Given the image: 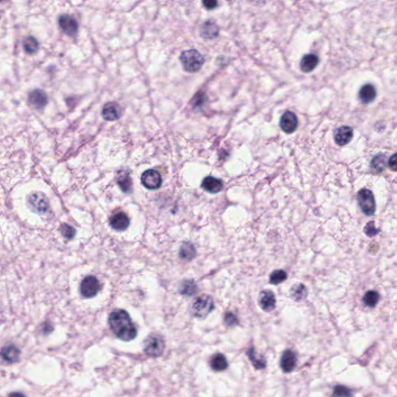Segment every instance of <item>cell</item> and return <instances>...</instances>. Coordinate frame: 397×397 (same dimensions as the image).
Instances as JSON below:
<instances>
[{
	"label": "cell",
	"mask_w": 397,
	"mask_h": 397,
	"mask_svg": "<svg viewBox=\"0 0 397 397\" xmlns=\"http://www.w3.org/2000/svg\"><path fill=\"white\" fill-rule=\"evenodd\" d=\"M109 324L116 336L124 342H130L137 336V329L124 309L113 310L109 317Z\"/></svg>",
	"instance_id": "6da1fadb"
},
{
	"label": "cell",
	"mask_w": 397,
	"mask_h": 397,
	"mask_svg": "<svg viewBox=\"0 0 397 397\" xmlns=\"http://www.w3.org/2000/svg\"><path fill=\"white\" fill-rule=\"evenodd\" d=\"M180 61L184 70L189 73H196L202 69L205 58L196 49H191L181 53Z\"/></svg>",
	"instance_id": "7a4b0ae2"
},
{
	"label": "cell",
	"mask_w": 397,
	"mask_h": 397,
	"mask_svg": "<svg viewBox=\"0 0 397 397\" xmlns=\"http://www.w3.org/2000/svg\"><path fill=\"white\" fill-rule=\"evenodd\" d=\"M358 205L363 214L366 216H372L376 212V203L372 191L368 189H362L358 192Z\"/></svg>",
	"instance_id": "3957f363"
},
{
	"label": "cell",
	"mask_w": 397,
	"mask_h": 397,
	"mask_svg": "<svg viewBox=\"0 0 397 397\" xmlns=\"http://www.w3.org/2000/svg\"><path fill=\"white\" fill-rule=\"evenodd\" d=\"M165 350L163 338L158 334H151L144 342V351L147 355L157 358L162 355Z\"/></svg>",
	"instance_id": "277c9868"
},
{
	"label": "cell",
	"mask_w": 397,
	"mask_h": 397,
	"mask_svg": "<svg viewBox=\"0 0 397 397\" xmlns=\"http://www.w3.org/2000/svg\"><path fill=\"white\" fill-rule=\"evenodd\" d=\"M214 309L213 299L207 295L198 297L192 304V312L197 317H206Z\"/></svg>",
	"instance_id": "5b68a950"
},
{
	"label": "cell",
	"mask_w": 397,
	"mask_h": 397,
	"mask_svg": "<svg viewBox=\"0 0 397 397\" xmlns=\"http://www.w3.org/2000/svg\"><path fill=\"white\" fill-rule=\"evenodd\" d=\"M100 289L99 280L92 275L87 276L83 279L80 286L82 295L86 298H92L97 294Z\"/></svg>",
	"instance_id": "8992f818"
},
{
	"label": "cell",
	"mask_w": 397,
	"mask_h": 397,
	"mask_svg": "<svg viewBox=\"0 0 397 397\" xmlns=\"http://www.w3.org/2000/svg\"><path fill=\"white\" fill-rule=\"evenodd\" d=\"M141 182L147 189H157L162 185V178L158 172L149 169L141 176Z\"/></svg>",
	"instance_id": "52a82bcc"
},
{
	"label": "cell",
	"mask_w": 397,
	"mask_h": 397,
	"mask_svg": "<svg viewBox=\"0 0 397 397\" xmlns=\"http://www.w3.org/2000/svg\"><path fill=\"white\" fill-rule=\"evenodd\" d=\"M58 23H59L61 30L68 36L74 37L77 35L78 31H79V24L76 19L73 18L72 16L67 14L62 15L60 16Z\"/></svg>",
	"instance_id": "ba28073f"
},
{
	"label": "cell",
	"mask_w": 397,
	"mask_h": 397,
	"mask_svg": "<svg viewBox=\"0 0 397 397\" xmlns=\"http://www.w3.org/2000/svg\"><path fill=\"white\" fill-rule=\"evenodd\" d=\"M298 127V119L293 112L286 111L280 120L281 129L286 133H292Z\"/></svg>",
	"instance_id": "9c48e42d"
},
{
	"label": "cell",
	"mask_w": 397,
	"mask_h": 397,
	"mask_svg": "<svg viewBox=\"0 0 397 397\" xmlns=\"http://www.w3.org/2000/svg\"><path fill=\"white\" fill-rule=\"evenodd\" d=\"M30 205L38 213H45L48 211L49 203L47 197L42 192H35L30 196Z\"/></svg>",
	"instance_id": "30bf717a"
},
{
	"label": "cell",
	"mask_w": 397,
	"mask_h": 397,
	"mask_svg": "<svg viewBox=\"0 0 397 397\" xmlns=\"http://www.w3.org/2000/svg\"><path fill=\"white\" fill-rule=\"evenodd\" d=\"M259 303L263 310L265 312H271L275 309L276 304L275 294L270 290L261 292L259 297Z\"/></svg>",
	"instance_id": "8fae6325"
},
{
	"label": "cell",
	"mask_w": 397,
	"mask_h": 397,
	"mask_svg": "<svg viewBox=\"0 0 397 397\" xmlns=\"http://www.w3.org/2000/svg\"><path fill=\"white\" fill-rule=\"evenodd\" d=\"M102 116L107 121H117L121 117V108L115 102L106 103L102 110Z\"/></svg>",
	"instance_id": "7c38bea8"
},
{
	"label": "cell",
	"mask_w": 397,
	"mask_h": 397,
	"mask_svg": "<svg viewBox=\"0 0 397 397\" xmlns=\"http://www.w3.org/2000/svg\"><path fill=\"white\" fill-rule=\"evenodd\" d=\"M353 130L349 126H342L334 133V140L338 145L345 146L353 140Z\"/></svg>",
	"instance_id": "4fadbf2b"
},
{
	"label": "cell",
	"mask_w": 397,
	"mask_h": 397,
	"mask_svg": "<svg viewBox=\"0 0 397 397\" xmlns=\"http://www.w3.org/2000/svg\"><path fill=\"white\" fill-rule=\"evenodd\" d=\"M28 100L33 107L37 110H42L47 105V95L42 90L35 89L29 94Z\"/></svg>",
	"instance_id": "5bb4252c"
},
{
	"label": "cell",
	"mask_w": 397,
	"mask_h": 397,
	"mask_svg": "<svg viewBox=\"0 0 397 397\" xmlns=\"http://www.w3.org/2000/svg\"><path fill=\"white\" fill-rule=\"evenodd\" d=\"M280 365L283 372L286 373L291 372L294 369L297 365V356L293 351H285L281 358Z\"/></svg>",
	"instance_id": "9a60e30c"
},
{
	"label": "cell",
	"mask_w": 397,
	"mask_h": 397,
	"mask_svg": "<svg viewBox=\"0 0 397 397\" xmlns=\"http://www.w3.org/2000/svg\"><path fill=\"white\" fill-rule=\"evenodd\" d=\"M219 35V27L212 20L207 21L200 27V36L205 39H213Z\"/></svg>",
	"instance_id": "2e32d148"
},
{
	"label": "cell",
	"mask_w": 397,
	"mask_h": 397,
	"mask_svg": "<svg viewBox=\"0 0 397 397\" xmlns=\"http://www.w3.org/2000/svg\"><path fill=\"white\" fill-rule=\"evenodd\" d=\"M202 187L207 192L213 194H216L221 192L223 188V181L219 178L213 176H207L203 179L202 182Z\"/></svg>",
	"instance_id": "e0dca14e"
},
{
	"label": "cell",
	"mask_w": 397,
	"mask_h": 397,
	"mask_svg": "<svg viewBox=\"0 0 397 397\" xmlns=\"http://www.w3.org/2000/svg\"><path fill=\"white\" fill-rule=\"evenodd\" d=\"M110 223L114 230L122 231L126 230L129 226V218L124 213H119L110 218Z\"/></svg>",
	"instance_id": "ac0fdd59"
},
{
	"label": "cell",
	"mask_w": 397,
	"mask_h": 397,
	"mask_svg": "<svg viewBox=\"0 0 397 397\" xmlns=\"http://www.w3.org/2000/svg\"><path fill=\"white\" fill-rule=\"evenodd\" d=\"M318 63V56L314 54H306L300 61V69L305 73H309L316 69Z\"/></svg>",
	"instance_id": "d6986e66"
},
{
	"label": "cell",
	"mask_w": 397,
	"mask_h": 397,
	"mask_svg": "<svg viewBox=\"0 0 397 397\" xmlns=\"http://www.w3.org/2000/svg\"><path fill=\"white\" fill-rule=\"evenodd\" d=\"M376 95H377V92H376V88L371 84L363 86L359 90V94H358L360 100L365 104L371 103L376 99Z\"/></svg>",
	"instance_id": "ffe728a7"
},
{
	"label": "cell",
	"mask_w": 397,
	"mask_h": 397,
	"mask_svg": "<svg viewBox=\"0 0 397 397\" xmlns=\"http://www.w3.org/2000/svg\"><path fill=\"white\" fill-rule=\"evenodd\" d=\"M20 354V352L18 348H16L14 345H9L4 347L0 353V355L2 359L8 362H15L18 361Z\"/></svg>",
	"instance_id": "44dd1931"
},
{
	"label": "cell",
	"mask_w": 397,
	"mask_h": 397,
	"mask_svg": "<svg viewBox=\"0 0 397 397\" xmlns=\"http://www.w3.org/2000/svg\"><path fill=\"white\" fill-rule=\"evenodd\" d=\"M211 365L214 371L221 372L228 367V362L223 354H217L211 358Z\"/></svg>",
	"instance_id": "7402d4cb"
},
{
	"label": "cell",
	"mask_w": 397,
	"mask_h": 397,
	"mask_svg": "<svg viewBox=\"0 0 397 397\" xmlns=\"http://www.w3.org/2000/svg\"><path fill=\"white\" fill-rule=\"evenodd\" d=\"M117 183L121 187V190L124 192H132V180L128 173L121 172L117 177Z\"/></svg>",
	"instance_id": "603a6c76"
},
{
	"label": "cell",
	"mask_w": 397,
	"mask_h": 397,
	"mask_svg": "<svg viewBox=\"0 0 397 397\" xmlns=\"http://www.w3.org/2000/svg\"><path fill=\"white\" fill-rule=\"evenodd\" d=\"M290 294L293 300H296L297 302H300L301 300H305L308 297V289L303 284L294 285L291 288Z\"/></svg>",
	"instance_id": "cb8c5ba5"
},
{
	"label": "cell",
	"mask_w": 397,
	"mask_h": 397,
	"mask_svg": "<svg viewBox=\"0 0 397 397\" xmlns=\"http://www.w3.org/2000/svg\"><path fill=\"white\" fill-rule=\"evenodd\" d=\"M180 257L184 260L189 261L194 259L196 249L191 243H184L181 245L179 252Z\"/></svg>",
	"instance_id": "d4e9b609"
},
{
	"label": "cell",
	"mask_w": 397,
	"mask_h": 397,
	"mask_svg": "<svg viewBox=\"0 0 397 397\" xmlns=\"http://www.w3.org/2000/svg\"><path fill=\"white\" fill-rule=\"evenodd\" d=\"M198 287L196 282L192 280H185L182 282L180 286V293L185 296H192L197 293Z\"/></svg>",
	"instance_id": "484cf974"
},
{
	"label": "cell",
	"mask_w": 397,
	"mask_h": 397,
	"mask_svg": "<svg viewBox=\"0 0 397 397\" xmlns=\"http://www.w3.org/2000/svg\"><path fill=\"white\" fill-rule=\"evenodd\" d=\"M379 300V293L374 290H370L365 293L362 298L363 303L368 308H374L377 305Z\"/></svg>",
	"instance_id": "4316f807"
},
{
	"label": "cell",
	"mask_w": 397,
	"mask_h": 397,
	"mask_svg": "<svg viewBox=\"0 0 397 397\" xmlns=\"http://www.w3.org/2000/svg\"><path fill=\"white\" fill-rule=\"evenodd\" d=\"M387 166V157L384 155H379L375 157L371 162V167L376 173L384 171Z\"/></svg>",
	"instance_id": "83f0119b"
},
{
	"label": "cell",
	"mask_w": 397,
	"mask_h": 397,
	"mask_svg": "<svg viewBox=\"0 0 397 397\" xmlns=\"http://www.w3.org/2000/svg\"><path fill=\"white\" fill-rule=\"evenodd\" d=\"M286 279H287V273L284 270H275L270 275V283L272 285H279L284 282Z\"/></svg>",
	"instance_id": "f1b7e54d"
},
{
	"label": "cell",
	"mask_w": 397,
	"mask_h": 397,
	"mask_svg": "<svg viewBox=\"0 0 397 397\" xmlns=\"http://www.w3.org/2000/svg\"><path fill=\"white\" fill-rule=\"evenodd\" d=\"M24 47L28 54H35L39 48V44L35 38L28 37L24 41Z\"/></svg>",
	"instance_id": "f546056e"
},
{
	"label": "cell",
	"mask_w": 397,
	"mask_h": 397,
	"mask_svg": "<svg viewBox=\"0 0 397 397\" xmlns=\"http://www.w3.org/2000/svg\"><path fill=\"white\" fill-rule=\"evenodd\" d=\"M247 355L248 356V358L251 360L252 364H253L254 367H255L256 369H263V368H265V361L264 359H259V358H256L255 349H249V350L247 352Z\"/></svg>",
	"instance_id": "4dcf8cb0"
},
{
	"label": "cell",
	"mask_w": 397,
	"mask_h": 397,
	"mask_svg": "<svg viewBox=\"0 0 397 397\" xmlns=\"http://www.w3.org/2000/svg\"><path fill=\"white\" fill-rule=\"evenodd\" d=\"M353 393L350 389L345 386L338 385L333 390V397H353Z\"/></svg>",
	"instance_id": "1f68e13d"
},
{
	"label": "cell",
	"mask_w": 397,
	"mask_h": 397,
	"mask_svg": "<svg viewBox=\"0 0 397 397\" xmlns=\"http://www.w3.org/2000/svg\"><path fill=\"white\" fill-rule=\"evenodd\" d=\"M60 230H61V234L64 237H66L67 239H72L76 235L75 228L70 226V225L66 224V223L61 225Z\"/></svg>",
	"instance_id": "d6a6232c"
},
{
	"label": "cell",
	"mask_w": 397,
	"mask_h": 397,
	"mask_svg": "<svg viewBox=\"0 0 397 397\" xmlns=\"http://www.w3.org/2000/svg\"><path fill=\"white\" fill-rule=\"evenodd\" d=\"M364 232L368 237H372L379 234V230L375 226V223H374L373 221H370L365 225Z\"/></svg>",
	"instance_id": "836d02e7"
},
{
	"label": "cell",
	"mask_w": 397,
	"mask_h": 397,
	"mask_svg": "<svg viewBox=\"0 0 397 397\" xmlns=\"http://www.w3.org/2000/svg\"><path fill=\"white\" fill-rule=\"evenodd\" d=\"M224 322L229 327H234L238 323L237 316L232 313H226L224 316Z\"/></svg>",
	"instance_id": "e575fe53"
},
{
	"label": "cell",
	"mask_w": 397,
	"mask_h": 397,
	"mask_svg": "<svg viewBox=\"0 0 397 397\" xmlns=\"http://www.w3.org/2000/svg\"><path fill=\"white\" fill-rule=\"evenodd\" d=\"M203 4L206 9L211 10V9H215L218 6V2L217 1H214V0H207V1H203Z\"/></svg>",
	"instance_id": "d590c367"
},
{
	"label": "cell",
	"mask_w": 397,
	"mask_h": 397,
	"mask_svg": "<svg viewBox=\"0 0 397 397\" xmlns=\"http://www.w3.org/2000/svg\"><path fill=\"white\" fill-rule=\"evenodd\" d=\"M389 166L393 171H397V154H394L389 159Z\"/></svg>",
	"instance_id": "8d00e7d4"
},
{
	"label": "cell",
	"mask_w": 397,
	"mask_h": 397,
	"mask_svg": "<svg viewBox=\"0 0 397 397\" xmlns=\"http://www.w3.org/2000/svg\"><path fill=\"white\" fill-rule=\"evenodd\" d=\"M9 397H24L23 394H20V393H13V394H10Z\"/></svg>",
	"instance_id": "74e56055"
}]
</instances>
